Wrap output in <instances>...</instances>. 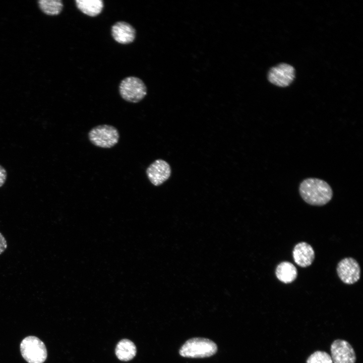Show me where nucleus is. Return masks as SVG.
Listing matches in <instances>:
<instances>
[{
  "label": "nucleus",
  "mask_w": 363,
  "mask_h": 363,
  "mask_svg": "<svg viewBox=\"0 0 363 363\" xmlns=\"http://www.w3.org/2000/svg\"><path fill=\"white\" fill-rule=\"evenodd\" d=\"M146 173L151 184L155 186H158L169 178L171 169L166 161L159 159L149 165L146 169Z\"/></svg>",
  "instance_id": "nucleus-9"
},
{
  "label": "nucleus",
  "mask_w": 363,
  "mask_h": 363,
  "mask_svg": "<svg viewBox=\"0 0 363 363\" xmlns=\"http://www.w3.org/2000/svg\"><path fill=\"white\" fill-rule=\"evenodd\" d=\"M331 353L333 363H355L356 360L353 348L344 340L337 339L333 342Z\"/></svg>",
  "instance_id": "nucleus-7"
},
{
  "label": "nucleus",
  "mask_w": 363,
  "mask_h": 363,
  "mask_svg": "<svg viewBox=\"0 0 363 363\" xmlns=\"http://www.w3.org/2000/svg\"><path fill=\"white\" fill-rule=\"evenodd\" d=\"M337 273L340 280L347 284L356 282L360 277V268L352 258H345L337 264Z\"/></svg>",
  "instance_id": "nucleus-6"
},
{
  "label": "nucleus",
  "mask_w": 363,
  "mask_h": 363,
  "mask_svg": "<svg viewBox=\"0 0 363 363\" xmlns=\"http://www.w3.org/2000/svg\"><path fill=\"white\" fill-rule=\"evenodd\" d=\"M38 4L41 10L49 15H58L63 8V4L60 0H41Z\"/></svg>",
  "instance_id": "nucleus-15"
},
{
  "label": "nucleus",
  "mask_w": 363,
  "mask_h": 363,
  "mask_svg": "<svg viewBox=\"0 0 363 363\" xmlns=\"http://www.w3.org/2000/svg\"><path fill=\"white\" fill-rule=\"evenodd\" d=\"M75 2L77 8L81 12L90 17L99 15L104 7L102 0H76Z\"/></svg>",
  "instance_id": "nucleus-14"
},
{
  "label": "nucleus",
  "mask_w": 363,
  "mask_h": 363,
  "mask_svg": "<svg viewBox=\"0 0 363 363\" xmlns=\"http://www.w3.org/2000/svg\"><path fill=\"white\" fill-rule=\"evenodd\" d=\"M137 349L135 344L130 340L123 339L116 346L115 353L116 357L122 361H129L136 354Z\"/></svg>",
  "instance_id": "nucleus-13"
},
{
  "label": "nucleus",
  "mask_w": 363,
  "mask_h": 363,
  "mask_svg": "<svg viewBox=\"0 0 363 363\" xmlns=\"http://www.w3.org/2000/svg\"><path fill=\"white\" fill-rule=\"evenodd\" d=\"M88 135L92 144L102 148H110L114 146L119 139L118 130L109 125L95 126L90 130Z\"/></svg>",
  "instance_id": "nucleus-3"
},
{
  "label": "nucleus",
  "mask_w": 363,
  "mask_h": 363,
  "mask_svg": "<svg viewBox=\"0 0 363 363\" xmlns=\"http://www.w3.org/2000/svg\"><path fill=\"white\" fill-rule=\"evenodd\" d=\"M7 177V171L1 165H0V187H2L5 183Z\"/></svg>",
  "instance_id": "nucleus-18"
},
{
  "label": "nucleus",
  "mask_w": 363,
  "mask_h": 363,
  "mask_svg": "<svg viewBox=\"0 0 363 363\" xmlns=\"http://www.w3.org/2000/svg\"><path fill=\"white\" fill-rule=\"evenodd\" d=\"M119 94L125 100L138 103L147 94V88L139 78L130 76L124 79L119 85Z\"/></svg>",
  "instance_id": "nucleus-5"
},
{
  "label": "nucleus",
  "mask_w": 363,
  "mask_h": 363,
  "mask_svg": "<svg viewBox=\"0 0 363 363\" xmlns=\"http://www.w3.org/2000/svg\"><path fill=\"white\" fill-rule=\"evenodd\" d=\"M299 192L302 199L308 204L323 206L332 198L333 191L325 180L317 178H308L301 182Z\"/></svg>",
  "instance_id": "nucleus-1"
},
{
  "label": "nucleus",
  "mask_w": 363,
  "mask_h": 363,
  "mask_svg": "<svg viewBox=\"0 0 363 363\" xmlns=\"http://www.w3.org/2000/svg\"><path fill=\"white\" fill-rule=\"evenodd\" d=\"M8 244L3 234L0 232V255L2 254L7 249Z\"/></svg>",
  "instance_id": "nucleus-17"
},
{
  "label": "nucleus",
  "mask_w": 363,
  "mask_h": 363,
  "mask_svg": "<svg viewBox=\"0 0 363 363\" xmlns=\"http://www.w3.org/2000/svg\"><path fill=\"white\" fill-rule=\"evenodd\" d=\"M275 275L279 280L287 284L292 282L296 279L297 276V271L293 264L287 261H284L277 266Z\"/></svg>",
  "instance_id": "nucleus-12"
},
{
  "label": "nucleus",
  "mask_w": 363,
  "mask_h": 363,
  "mask_svg": "<svg viewBox=\"0 0 363 363\" xmlns=\"http://www.w3.org/2000/svg\"><path fill=\"white\" fill-rule=\"evenodd\" d=\"M217 350V345L205 338L195 337L188 340L179 349V354L185 357L201 358L214 355Z\"/></svg>",
  "instance_id": "nucleus-2"
},
{
  "label": "nucleus",
  "mask_w": 363,
  "mask_h": 363,
  "mask_svg": "<svg viewBox=\"0 0 363 363\" xmlns=\"http://www.w3.org/2000/svg\"><path fill=\"white\" fill-rule=\"evenodd\" d=\"M294 78L293 67L284 63L272 68L268 74L269 81L279 87H284L288 86L292 82Z\"/></svg>",
  "instance_id": "nucleus-8"
},
{
  "label": "nucleus",
  "mask_w": 363,
  "mask_h": 363,
  "mask_svg": "<svg viewBox=\"0 0 363 363\" xmlns=\"http://www.w3.org/2000/svg\"><path fill=\"white\" fill-rule=\"evenodd\" d=\"M307 363H333L331 356L325 351H317L308 358Z\"/></svg>",
  "instance_id": "nucleus-16"
},
{
  "label": "nucleus",
  "mask_w": 363,
  "mask_h": 363,
  "mask_svg": "<svg viewBox=\"0 0 363 363\" xmlns=\"http://www.w3.org/2000/svg\"><path fill=\"white\" fill-rule=\"evenodd\" d=\"M21 354L28 363H43L47 358V350L44 343L38 337H25L20 344Z\"/></svg>",
  "instance_id": "nucleus-4"
},
{
  "label": "nucleus",
  "mask_w": 363,
  "mask_h": 363,
  "mask_svg": "<svg viewBox=\"0 0 363 363\" xmlns=\"http://www.w3.org/2000/svg\"><path fill=\"white\" fill-rule=\"evenodd\" d=\"M111 33L116 42L122 44H127L134 41L136 32L135 29L129 23L118 21L112 26Z\"/></svg>",
  "instance_id": "nucleus-10"
},
{
  "label": "nucleus",
  "mask_w": 363,
  "mask_h": 363,
  "mask_svg": "<svg viewBox=\"0 0 363 363\" xmlns=\"http://www.w3.org/2000/svg\"><path fill=\"white\" fill-rule=\"evenodd\" d=\"M294 262L301 267L310 266L315 259V252L312 247L306 242L297 244L292 251Z\"/></svg>",
  "instance_id": "nucleus-11"
}]
</instances>
